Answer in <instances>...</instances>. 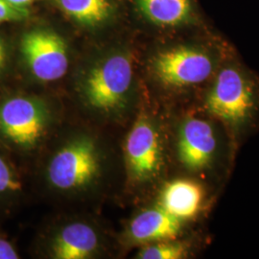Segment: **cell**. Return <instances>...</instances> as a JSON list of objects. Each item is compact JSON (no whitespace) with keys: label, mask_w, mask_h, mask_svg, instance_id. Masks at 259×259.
I'll return each instance as SVG.
<instances>
[{"label":"cell","mask_w":259,"mask_h":259,"mask_svg":"<svg viewBox=\"0 0 259 259\" xmlns=\"http://www.w3.org/2000/svg\"><path fill=\"white\" fill-rule=\"evenodd\" d=\"M177 37L150 54L149 76L163 91L201 94L232 46L216 28Z\"/></svg>","instance_id":"1"},{"label":"cell","mask_w":259,"mask_h":259,"mask_svg":"<svg viewBox=\"0 0 259 259\" xmlns=\"http://www.w3.org/2000/svg\"><path fill=\"white\" fill-rule=\"evenodd\" d=\"M201 97L206 114L238 131L251 120L258 108L259 77L232 47Z\"/></svg>","instance_id":"2"},{"label":"cell","mask_w":259,"mask_h":259,"mask_svg":"<svg viewBox=\"0 0 259 259\" xmlns=\"http://www.w3.org/2000/svg\"><path fill=\"white\" fill-rule=\"evenodd\" d=\"M134 80V61L127 52L110 55L84 76L83 94L94 109L111 111L125 105Z\"/></svg>","instance_id":"3"},{"label":"cell","mask_w":259,"mask_h":259,"mask_svg":"<svg viewBox=\"0 0 259 259\" xmlns=\"http://www.w3.org/2000/svg\"><path fill=\"white\" fill-rule=\"evenodd\" d=\"M134 11L149 29L166 35L215 28L200 0H133Z\"/></svg>","instance_id":"4"},{"label":"cell","mask_w":259,"mask_h":259,"mask_svg":"<svg viewBox=\"0 0 259 259\" xmlns=\"http://www.w3.org/2000/svg\"><path fill=\"white\" fill-rule=\"evenodd\" d=\"M20 51L32 75L41 82L60 80L68 70L67 45L51 29L36 28L26 32L20 39Z\"/></svg>","instance_id":"5"},{"label":"cell","mask_w":259,"mask_h":259,"mask_svg":"<svg viewBox=\"0 0 259 259\" xmlns=\"http://www.w3.org/2000/svg\"><path fill=\"white\" fill-rule=\"evenodd\" d=\"M96 146L89 139L72 141L61 149L48 167L51 185L61 190L81 188L91 184L99 173Z\"/></svg>","instance_id":"6"},{"label":"cell","mask_w":259,"mask_h":259,"mask_svg":"<svg viewBox=\"0 0 259 259\" xmlns=\"http://www.w3.org/2000/svg\"><path fill=\"white\" fill-rule=\"evenodd\" d=\"M191 115L181 124L178 135V157L191 172L205 173L215 164L220 139L212 117Z\"/></svg>","instance_id":"7"},{"label":"cell","mask_w":259,"mask_h":259,"mask_svg":"<svg viewBox=\"0 0 259 259\" xmlns=\"http://www.w3.org/2000/svg\"><path fill=\"white\" fill-rule=\"evenodd\" d=\"M47 127V112L41 103L31 97L17 96L0 106V132L20 147H32Z\"/></svg>","instance_id":"8"},{"label":"cell","mask_w":259,"mask_h":259,"mask_svg":"<svg viewBox=\"0 0 259 259\" xmlns=\"http://www.w3.org/2000/svg\"><path fill=\"white\" fill-rule=\"evenodd\" d=\"M125 155L134 180L146 182L159 174L163 163L162 146L157 128L148 116H139L130 131Z\"/></svg>","instance_id":"9"},{"label":"cell","mask_w":259,"mask_h":259,"mask_svg":"<svg viewBox=\"0 0 259 259\" xmlns=\"http://www.w3.org/2000/svg\"><path fill=\"white\" fill-rule=\"evenodd\" d=\"M183 221L160 205L139 213L130 224L129 235L135 243L149 245L174 240L182 231Z\"/></svg>","instance_id":"10"},{"label":"cell","mask_w":259,"mask_h":259,"mask_svg":"<svg viewBox=\"0 0 259 259\" xmlns=\"http://www.w3.org/2000/svg\"><path fill=\"white\" fill-rule=\"evenodd\" d=\"M205 192L203 185L191 179H178L168 183L160 195V206L182 220H189L201 211Z\"/></svg>","instance_id":"11"},{"label":"cell","mask_w":259,"mask_h":259,"mask_svg":"<svg viewBox=\"0 0 259 259\" xmlns=\"http://www.w3.org/2000/svg\"><path fill=\"white\" fill-rule=\"evenodd\" d=\"M98 247V236L93 228L83 223L66 226L56 237L53 255L58 259L90 257Z\"/></svg>","instance_id":"12"},{"label":"cell","mask_w":259,"mask_h":259,"mask_svg":"<svg viewBox=\"0 0 259 259\" xmlns=\"http://www.w3.org/2000/svg\"><path fill=\"white\" fill-rule=\"evenodd\" d=\"M59 10L82 27L99 28L113 19L116 6L113 0H54Z\"/></svg>","instance_id":"13"},{"label":"cell","mask_w":259,"mask_h":259,"mask_svg":"<svg viewBox=\"0 0 259 259\" xmlns=\"http://www.w3.org/2000/svg\"><path fill=\"white\" fill-rule=\"evenodd\" d=\"M173 240L161 241L146 245L139 251V258L141 259H182L187 254L184 244L172 242Z\"/></svg>","instance_id":"14"},{"label":"cell","mask_w":259,"mask_h":259,"mask_svg":"<svg viewBox=\"0 0 259 259\" xmlns=\"http://www.w3.org/2000/svg\"><path fill=\"white\" fill-rule=\"evenodd\" d=\"M21 185L7 161L0 156V195L16 192Z\"/></svg>","instance_id":"15"},{"label":"cell","mask_w":259,"mask_h":259,"mask_svg":"<svg viewBox=\"0 0 259 259\" xmlns=\"http://www.w3.org/2000/svg\"><path fill=\"white\" fill-rule=\"evenodd\" d=\"M30 15L28 9L18 8L10 4L7 0H0V23L21 21Z\"/></svg>","instance_id":"16"},{"label":"cell","mask_w":259,"mask_h":259,"mask_svg":"<svg viewBox=\"0 0 259 259\" xmlns=\"http://www.w3.org/2000/svg\"><path fill=\"white\" fill-rule=\"evenodd\" d=\"M19 254L8 241L0 238V259H18Z\"/></svg>","instance_id":"17"},{"label":"cell","mask_w":259,"mask_h":259,"mask_svg":"<svg viewBox=\"0 0 259 259\" xmlns=\"http://www.w3.org/2000/svg\"><path fill=\"white\" fill-rule=\"evenodd\" d=\"M7 62V50L4 40L0 37V73L3 71Z\"/></svg>","instance_id":"18"},{"label":"cell","mask_w":259,"mask_h":259,"mask_svg":"<svg viewBox=\"0 0 259 259\" xmlns=\"http://www.w3.org/2000/svg\"><path fill=\"white\" fill-rule=\"evenodd\" d=\"M10 4L18 7V8H21V9H28V7L34 3L36 0H7Z\"/></svg>","instance_id":"19"}]
</instances>
